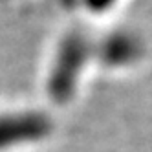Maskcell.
<instances>
[{
    "mask_svg": "<svg viewBox=\"0 0 152 152\" xmlns=\"http://www.w3.org/2000/svg\"><path fill=\"white\" fill-rule=\"evenodd\" d=\"M86 64H95L94 42L83 37L81 33L66 35L53 53L46 75V86L53 99H59V95H62L61 101L70 99V81L81 79Z\"/></svg>",
    "mask_w": 152,
    "mask_h": 152,
    "instance_id": "cell-1",
    "label": "cell"
},
{
    "mask_svg": "<svg viewBox=\"0 0 152 152\" xmlns=\"http://www.w3.org/2000/svg\"><path fill=\"white\" fill-rule=\"evenodd\" d=\"M51 132V117L42 110L15 108L0 112V152L24 150L44 143Z\"/></svg>",
    "mask_w": 152,
    "mask_h": 152,
    "instance_id": "cell-2",
    "label": "cell"
},
{
    "mask_svg": "<svg viewBox=\"0 0 152 152\" xmlns=\"http://www.w3.org/2000/svg\"><path fill=\"white\" fill-rule=\"evenodd\" d=\"M94 51L97 66H104V70H121L139 59L141 46L137 37L126 31H117L108 37L104 35L99 42H94Z\"/></svg>",
    "mask_w": 152,
    "mask_h": 152,
    "instance_id": "cell-3",
    "label": "cell"
},
{
    "mask_svg": "<svg viewBox=\"0 0 152 152\" xmlns=\"http://www.w3.org/2000/svg\"><path fill=\"white\" fill-rule=\"evenodd\" d=\"M117 2L119 0H83V6L90 15H106Z\"/></svg>",
    "mask_w": 152,
    "mask_h": 152,
    "instance_id": "cell-4",
    "label": "cell"
}]
</instances>
